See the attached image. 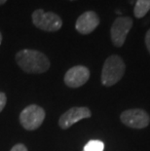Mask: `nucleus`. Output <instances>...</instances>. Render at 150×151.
<instances>
[{
    "label": "nucleus",
    "mask_w": 150,
    "mask_h": 151,
    "mask_svg": "<svg viewBox=\"0 0 150 151\" xmlns=\"http://www.w3.org/2000/svg\"><path fill=\"white\" fill-rule=\"evenodd\" d=\"M125 70L126 65L122 58L118 55L108 57L101 70V83L107 87L115 85L122 79Z\"/></svg>",
    "instance_id": "obj_2"
},
{
    "label": "nucleus",
    "mask_w": 150,
    "mask_h": 151,
    "mask_svg": "<svg viewBox=\"0 0 150 151\" xmlns=\"http://www.w3.org/2000/svg\"><path fill=\"white\" fill-rule=\"evenodd\" d=\"M16 62L21 69L27 73H40L46 72L50 68V60L46 55L36 50L24 49L16 54Z\"/></svg>",
    "instance_id": "obj_1"
},
{
    "label": "nucleus",
    "mask_w": 150,
    "mask_h": 151,
    "mask_svg": "<svg viewBox=\"0 0 150 151\" xmlns=\"http://www.w3.org/2000/svg\"><path fill=\"white\" fill-rule=\"evenodd\" d=\"M6 102H7V97H6V95L4 93L0 92V112L4 109Z\"/></svg>",
    "instance_id": "obj_12"
},
{
    "label": "nucleus",
    "mask_w": 150,
    "mask_h": 151,
    "mask_svg": "<svg viewBox=\"0 0 150 151\" xmlns=\"http://www.w3.org/2000/svg\"><path fill=\"white\" fill-rule=\"evenodd\" d=\"M5 2H7V0H0V5H3Z\"/></svg>",
    "instance_id": "obj_15"
},
{
    "label": "nucleus",
    "mask_w": 150,
    "mask_h": 151,
    "mask_svg": "<svg viewBox=\"0 0 150 151\" xmlns=\"http://www.w3.org/2000/svg\"><path fill=\"white\" fill-rule=\"evenodd\" d=\"M92 112L88 107H72L65 111L60 117L59 125L63 130L68 129L73 124L77 123L80 120L86 118H90Z\"/></svg>",
    "instance_id": "obj_8"
},
{
    "label": "nucleus",
    "mask_w": 150,
    "mask_h": 151,
    "mask_svg": "<svg viewBox=\"0 0 150 151\" xmlns=\"http://www.w3.org/2000/svg\"><path fill=\"white\" fill-rule=\"evenodd\" d=\"M100 17L94 11H87L77 19L75 28L81 34H90L100 24Z\"/></svg>",
    "instance_id": "obj_9"
},
{
    "label": "nucleus",
    "mask_w": 150,
    "mask_h": 151,
    "mask_svg": "<svg viewBox=\"0 0 150 151\" xmlns=\"http://www.w3.org/2000/svg\"><path fill=\"white\" fill-rule=\"evenodd\" d=\"M31 18L35 27L48 32L58 31L62 27V18L53 12H44L42 9H37L32 13Z\"/></svg>",
    "instance_id": "obj_3"
},
{
    "label": "nucleus",
    "mask_w": 150,
    "mask_h": 151,
    "mask_svg": "<svg viewBox=\"0 0 150 151\" xmlns=\"http://www.w3.org/2000/svg\"><path fill=\"white\" fill-rule=\"evenodd\" d=\"M1 42H2V34L0 32V45H1Z\"/></svg>",
    "instance_id": "obj_16"
},
{
    "label": "nucleus",
    "mask_w": 150,
    "mask_h": 151,
    "mask_svg": "<svg viewBox=\"0 0 150 151\" xmlns=\"http://www.w3.org/2000/svg\"><path fill=\"white\" fill-rule=\"evenodd\" d=\"M90 78V70L84 65H76L66 71L63 81L69 88H78L87 83Z\"/></svg>",
    "instance_id": "obj_7"
},
{
    "label": "nucleus",
    "mask_w": 150,
    "mask_h": 151,
    "mask_svg": "<svg viewBox=\"0 0 150 151\" xmlns=\"http://www.w3.org/2000/svg\"><path fill=\"white\" fill-rule=\"evenodd\" d=\"M133 27V20L130 17H119L113 22L110 28V38L115 47H122L127 35Z\"/></svg>",
    "instance_id": "obj_5"
},
{
    "label": "nucleus",
    "mask_w": 150,
    "mask_h": 151,
    "mask_svg": "<svg viewBox=\"0 0 150 151\" xmlns=\"http://www.w3.org/2000/svg\"><path fill=\"white\" fill-rule=\"evenodd\" d=\"M145 45H146V48H147V51L150 54V28L145 34Z\"/></svg>",
    "instance_id": "obj_14"
},
{
    "label": "nucleus",
    "mask_w": 150,
    "mask_h": 151,
    "mask_svg": "<svg viewBox=\"0 0 150 151\" xmlns=\"http://www.w3.org/2000/svg\"><path fill=\"white\" fill-rule=\"evenodd\" d=\"M45 110L36 104L27 106L20 114V123L25 130L34 131L38 129L45 120Z\"/></svg>",
    "instance_id": "obj_4"
},
{
    "label": "nucleus",
    "mask_w": 150,
    "mask_h": 151,
    "mask_svg": "<svg viewBox=\"0 0 150 151\" xmlns=\"http://www.w3.org/2000/svg\"><path fill=\"white\" fill-rule=\"evenodd\" d=\"M150 11V0H136L133 7V15L136 19H141Z\"/></svg>",
    "instance_id": "obj_10"
},
{
    "label": "nucleus",
    "mask_w": 150,
    "mask_h": 151,
    "mask_svg": "<svg viewBox=\"0 0 150 151\" xmlns=\"http://www.w3.org/2000/svg\"><path fill=\"white\" fill-rule=\"evenodd\" d=\"M121 122L133 129H144L150 123L148 113L143 109L133 108L123 111L120 115Z\"/></svg>",
    "instance_id": "obj_6"
},
{
    "label": "nucleus",
    "mask_w": 150,
    "mask_h": 151,
    "mask_svg": "<svg viewBox=\"0 0 150 151\" xmlns=\"http://www.w3.org/2000/svg\"><path fill=\"white\" fill-rule=\"evenodd\" d=\"M11 151H28V150H27V146H25L24 144L18 143V144H16V145H14L12 147Z\"/></svg>",
    "instance_id": "obj_13"
},
{
    "label": "nucleus",
    "mask_w": 150,
    "mask_h": 151,
    "mask_svg": "<svg viewBox=\"0 0 150 151\" xmlns=\"http://www.w3.org/2000/svg\"><path fill=\"white\" fill-rule=\"evenodd\" d=\"M70 1H75V0H70Z\"/></svg>",
    "instance_id": "obj_17"
},
{
    "label": "nucleus",
    "mask_w": 150,
    "mask_h": 151,
    "mask_svg": "<svg viewBox=\"0 0 150 151\" xmlns=\"http://www.w3.org/2000/svg\"><path fill=\"white\" fill-rule=\"evenodd\" d=\"M104 149V143L100 140H90L89 142L84 146L83 151H103Z\"/></svg>",
    "instance_id": "obj_11"
}]
</instances>
